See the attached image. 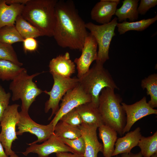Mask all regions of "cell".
<instances>
[{
	"label": "cell",
	"instance_id": "cell-16",
	"mask_svg": "<svg viewBox=\"0 0 157 157\" xmlns=\"http://www.w3.org/2000/svg\"><path fill=\"white\" fill-rule=\"evenodd\" d=\"M49 72L51 74L69 78L75 72V65L70 59L69 53L66 52L52 59L49 65Z\"/></svg>",
	"mask_w": 157,
	"mask_h": 157
},
{
	"label": "cell",
	"instance_id": "cell-20",
	"mask_svg": "<svg viewBox=\"0 0 157 157\" xmlns=\"http://www.w3.org/2000/svg\"><path fill=\"white\" fill-rule=\"evenodd\" d=\"M99 136L102 140L103 147L102 153L104 157H112L117 139V133L113 129L103 124L98 128Z\"/></svg>",
	"mask_w": 157,
	"mask_h": 157
},
{
	"label": "cell",
	"instance_id": "cell-22",
	"mask_svg": "<svg viewBox=\"0 0 157 157\" xmlns=\"http://www.w3.org/2000/svg\"><path fill=\"white\" fill-rule=\"evenodd\" d=\"M157 20V15L154 17L147 19L133 22L124 21L117 23V27L120 35H122L126 32L131 30L142 31L147 28L151 25Z\"/></svg>",
	"mask_w": 157,
	"mask_h": 157
},
{
	"label": "cell",
	"instance_id": "cell-26",
	"mask_svg": "<svg viewBox=\"0 0 157 157\" xmlns=\"http://www.w3.org/2000/svg\"><path fill=\"white\" fill-rule=\"evenodd\" d=\"M141 149L143 157H150L157 153V132L151 136L145 137L141 136L138 145Z\"/></svg>",
	"mask_w": 157,
	"mask_h": 157
},
{
	"label": "cell",
	"instance_id": "cell-8",
	"mask_svg": "<svg viewBox=\"0 0 157 157\" xmlns=\"http://www.w3.org/2000/svg\"><path fill=\"white\" fill-rule=\"evenodd\" d=\"M52 75L54 83L51 90L50 91H43L49 96V99L45 103L44 108L45 113H47L50 109H52L51 114L49 118V120L58 110L59 101L67 92L74 88L79 84L78 78H66L56 74Z\"/></svg>",
	"mask_w": 157,
	"mask_h": 157
},
{
	"label": "cell",
	"instance_id": "cell-14",
	"mask_svg": "<svg viewBox=\"0 0 157 157\" xmlns=\"http://www.w3.org/2000/svg\"><path fill=\"white\" fill-rule=\"evenodd\" d=\"M85 143V157H97L99 152H103V144L99 141L97 131L98 127L95 125L82 123L78 126Z\"/></svg>",
	"mask_w": 157,
	"mask_h": 157
},
{
	"label": "cell",
	"instance_id": "cell-18",
	"mask_svg": "<svg viewBox=\"0 0 157 157\" xmlns=\"http://www.w3.org/2000/svg\"><path fill=\"white\" fill-rule=\"evenodd\" d=\"M24 4L8 5L6 0H0V28L6 26H14L17 16L21 14Z\"/></svg>",
	"mask_w": 157,
	"mask_h": 157
},
{
	"label": "cell",
	"instance_id": "cell-4",
	"mask_svg": "<svg viewBox=\"0 0 157 157\" xmlns=\"http://www.w3.org/2000/svg\"><path fill=\"white\" fill-rule=\"evenodd\" d=\"M79 83L83 90L91 98V103L98 108L99 96L104 88H109L119 90L113 78L103 64L96 62L92 67L81 78Z\"/></svg>",
	"mask_w": 157,
	"mask_h": 157
},
{
	"label": "cell",
	"instance_id": "cell-15",
	"mask_svg": "<svg viewBox=\"0 0 157 157\" xmlns=\"http://www.w3.org/2000/svg\"><path fill=\"white\" fill-rule=\"evenodd\" d=\"M119 0H101L92 9L90 15L91 19L96 22L104 24L111 21L115 15Z\"/></svg>",
	"mask_w": 157,
	"mask_h": 157
},
{
	"label": "cell",
	"instance_id": "cell-35",
	"mask_svg": "<svg viewBox=\"0 0 157 157\" xmlns=\"http://www.w3.org/2000/svg\"><path fill=\"white\" fill-rule=\"evenodd\" d=\"M57 157H85L83 155L77 153H71L68 152H60L56 153Z\"/></svg>",
	"mask_w": 157,
	"mask_h": 157
},
{
	"label": "cell",
	"instance_id": "cell-33",
	"mask_svg": "<svg viewBox=\"0 0 157 157\" xmlns=\"http://www.w3.org/2000/svg\"><path fill=\"white\" fill-rule=\"evenodd\" d=\"M157 4L156 0H141L138 7V14L144 15L149 9L155 7Z\"/></svg>",
	"mask_w": 157,
	"mask_h": 157
},
{
	"label": "cell",
	"instance_id": "cell-37",
	"mask_svg": "<svg viewBox=\"0 0 157 157\" xmlns=\"http://www.w3.org/2000/svg\"><path fill=\"white\" fill-rule=\"evenodd\" d=\"M28 0H6V3L8 4L12 3L24 4L26 3Z\"/></svg>",
	"mask_w": 157,
	"mask_h": 157
},
{
	"label": "cell",
	"instance_id": "cell-23",
	"mask_svg": "<svg viewBox=\"0 0 157 157\" xmlns=\"http://www.w3.org/2000/svg\"><path fill=\"white\" fill-rule=\"evenodd\" d=\"M15 24L16 29L24 39L44 36L38 28L24 19L21 14L17 17Z\"/></svg>",
	"mask_w": 157,
	"mask_h": 157
},
{
	"label": "cell",
	"instance_id": "cell-7",
	"mask_svg": "<svg viewBox=\"0 0 157 157\" xmlns=\"http://www.w3.org/2000/svg\"><path fill=\"white\" fill-rule=\"evenodd\" d=\"M19 106L17 104L9 105L0 121L1 127L0 141L5 149V153L8 156L15 153L12 150L11 146L13 141L18 139L16 126L20 117L18 110Z\"/></svg>",
	"mask_w": 157,
	"mask_h": 157
},
{
	"label": "cell",
	"instance_id": "cell-38",
	"mask_svg": "<svg viewBox=\"0 0 157 157\" xmlns=\"http://www.w3.org/2000/svg\"><path fill=\"white\" fill-rule=\"evenodd\" d=\"M3 146L0 141V157H9L4 151Z\"/></svg>",
	"mask_w": 157,
	"mask_h": 157
},
{
	"label": "cell",
	"instance_id": "cell-12",
	"mask_svg": "<svg viewBox=\"0 0 157 157\" xmlns=\"http://www.w3.org/2000/svg\"><path fill=\"white\" fill-rule=\"evenodd\" d=\"M97 46L95 38L91 33H89L81 49V56L79 58H76L74 62L76 65L78 78L87 72L92 63L97 60Z\"/></svg>",
	"mask_w": 157,
	"mask_h": 157
},
{
	"label": "cell",
	"instance_id": "cell-40",
	"mask_svg": "<svg viewBox=\"0 0 157 157\" xmlns=\"http://www.w3.org/2000/svg\"><path fill=\"white\" fill-rule=\"evenodd\" d=\"M150 157H157V153H155Z\"/></svg>",
	"mask_w": 157,
	"mask_h": 157
},
{
	"label": "cell",
	"instance_id": "cell-29",
	"mask_svg": "<svg viewBox=\"0 0 157 157\" xmlns=\"http://www.w3.org/2000/svg\"><path fill=\"white\" fill-rule=\"evenodd\" d=\"M0 60L10 61L21 67L23 63L18 60L12 45L0 42Z\"/></svg>",
	"mask_w": 157,
	"mask_h": 157
},
{
	"label": "cell",
	"instance_id": "cell-13",
	"mask_svg": "<svg viewBox=\"0 0 157 157\" xmlns=\"http://www.w3.org/2000/svg\"><path fill=\"white\" fill-rule=\"evenodd\" d=\"M30 146L22 153L25 156L31 153L37 154L38 157H48L53 153L70 152L76 153L70 147L63 142L54 133L47 140L41 144H28Z\"/></svg>",
	"mask_w": 157,
	"mask_h": 157
},
{
	"label": "cell",
	"instance_id": "cell-34",
	"mask_svg": "<svg viewBox=\"0 0 157 157\" xmlns=\"http://www.w3.org/2000/svg\"><path fill=\"white\" fill-rule=\"evenodd\" d=\"M23 42L24 49L25 52L34 51L37 48L38 42L35 38H29L25 39Z\"/></svg>",
	"mask_w": 157,
	"mask_h": 157
},
{
	"label": "cell",
	"instance_id": "cell-28",
	"mask_svg": "<svg viewBox=\"0 0 157 157\" xmlns=\"http://www.w3.org/2000/svg\"><path fill=\"white\" fill-rule=\"evenodd\" d=\"M21 36L15 25L6 26L0 28V42L12 45L15 42H23Z\"/></svg>",
	"mask_w": 157,
	"mask_h": 157
},
{
	"label": "cell",
	"instance_id": "cell-10",
	"mask_svg": "<svg viewBox=\"0 0 157 157\" xmlns=\"http://www.w3.org/2000/svg\"><path fill=\"white\" fill-rule=\"evenodd\" d=\"M20 117L17 124L18 131L17 135H22L25 132H29L35 135L37 140L31 144L44 142L54 133V126L50 122L47 125L40 124L33 120L28 113L19 112Z\"/></svg>",
	"mask_w": 157,
	"mask_h": 157
},
{
	"label": "cell",
	"instance_id": "cell-1",
	"mask_svg": "<svg viewBox=\"0 0 157 157\" xmlns=\"http://www.w3.org/2000/svg\"><path fill=\"white\" fill-rule=\"evenodd\" d=\"M55 13L53 37L58 44L63 48L81 51L89 33L74 2L71 0H58Z\"/></svg>",
	"mask_w": 157,
	"mask_h": 157
},
{
	"label": "cell",
	"instance_id": "cell-2",
	"mask_svg": "<svg viewBox=\"0 0 157 157\" xmlns=\"http://www.w3.org/2000/svg\"><path fill=\"white\" fill-rule=\"evenodd\" d=\"M58 0H28L21 13L22 17L43 35L53 36L55 22V8Z\"/></svg>",
	"mask_w": 157,
	"mask_h": 157
},
{
	"label": "cell",
	"instance_id": "cell-36",
	"mask_svg": "<svg viewBox=\"0 0 157 157\" xmlns=\"http://www.w3.org/2000/svg\"><path fill=\"white\" fill-rule=\"evenodd\" d=\"M142 156L140 151L136 154L131 152L129 153H123L121 154V157H142Z\"/></svg>",
	"mask_w": 157,
	"mask_h": 157
},
{
	"label": "cell",
	"instance_id": "cell-17",
	"mask_svg": "<svg viewBox=\"0 0 157 157\" xmlns=\"http://www.w3.org/2000/svg\"><path fill=\"white\" fill-rule=\"evenodd\" d=\"M140 131V128L138 127L134 131L128 132L124 136L117 138L112 156L130 152L133 147L138 145L142 135Z\"/></svg>",
	"mask_w": 157,
	"mask_h": 157
},
{
	"label": "cell",
	"instance_id": "cell-27",
	"mask_svg": "<svg viewBox=\"0 0 157 157\" xmlns=\"http://www.w3.org/2000/svg\"><path fill=\"white\" fill-rule=\"evenodd\" d=\"M24 68L10 61L0 60V79L2 81L12 80Z\"/></svg>",
	"mask_w": 157,
	"mask_h": 157
},
{
	"label": "cell",
	"instance_id": "cell-19",
	"mask_svg": "<svg viewBox=\"0 0 157 157\" xmlns=\"http://www.w3.org/2000/svg\"><path fill=\"white\" fill-rule=\"evenodd\" d=\"M83 123L88 125H95L98 128L104 124L98 109L91 102L81 105L75 108Z\"/></svg>",
	"mask_w": 157,
	"mask_h": 157
},
{
	"label": "cell",
	"instance_id": "cell-21",
	"mask_svg": "<svg viewBox=\"0 0 157 157\" xmlns=\"http://www.w3.org/2000/svg\"><path fill=\"white\" fill-rule=\"evenodd\" d=\"M138 0H124L122 1L121 7L117 9L115 15L119 22L126 21L127 19L129 22H133L138 19V13L137 11Z\"/></svg>",
	"mask_w": 157,
	"mask_h": 157
},
{
	"label": "cell",
	"instance_id": "cell-11",
	"mask_svg": "<svg viewBox=\"0 0 157 157\" xmlns=\"http://www.w3.org/2000/svg\"><path fill=\"white\" fill-rule=\"evenodd\" d=\"M121 105L126 115V124L123 131V135L129 132L138 120L150 115L157 114V110L150 106L145 97L133 104L128 105L122 102Z\"/></svg>",
	"mask_w": 157,
	"mask_h": 157
},
{
	"label": "cell",
	"instance_id": "cell-30",
	"mask_svg": "<svg viewBox=\"0 0 157 157\" xmlns=\"http://www.w3.org/2000/svg\"><path fill=\"white\" fill-rule=\"evenodd\" d=\"M58 138L63 142L71 148L76 153L84 155L85 150V143L82 136L73 139Z\"/></svg>",
	"mask_w": 157,
	"mask_h": 157
},
{
	"label": "cell",
	"instance_id": "cell-5",
	"mask_svg": "<svg viewBox=\"0 0 157 157\" xmlns=\"http://www.w3.org/2000/svg\"><path fill=\"white\" fill-rule=\"evenodd\" d=\"M40 73L29 75L27 70L24 69L10 83L9 89L12 92V100L21 99V111L28 113L29 108L36 97L43 92L39 88L33 80Z\"/></svg>",
	"mask_w": 157,
	"mask_h": 157
},
{
	"label": "cell",
	"instance_id": "cell-9",
	"mask_svg": "<svg viewBox=\"0 0 157 157\" xmlns=\"http://www.w3.org/2000/svg\"><path fill=\"white\" fill-rule=\"evenodd\" d=\"M61 100L60 107L50 122L54 127L63 116L79 105L91 102V98L85 93L79 83L67 91Z\"/></svg>",
	"mask_w": 157,
	"mask_h": 157
},
{
	"label": "cell",
	"instance_id": "cell-6",
	"mask_svg": "<svg viewBox=\"0 0 157 157\" xmlns=\"http://www.w3.org/2000/svg\"><path fill=\"white\" fill-rule=\"evenodd\" d=\"M117 19L115 17L109 23L98 25L91 22L85 23V27L96 39L98 47L96 62L103 64L109 59V51L113 38L115 35V30Z\"/></svg>",
	"mask_w": 157,
	"mask_h": 157
},
{
	"label": "cell",
	"instance_id": "cell-25",
	"mask_svg": "<svg viewBox=\"0 0 157 157\" xmlns=\"http://www.w3.org/2000/svg\"><path fill=\"white\" fill-rule=\"evenodd\" d=\"M54 134L58 137L70 139H76L81 136L78 127L71 125L60 120L55 126Z\"/></svg>",
	"mask_w": 157,
	"mask_h": 157
},
{
	"label": "cell",
	"instance_id": "cell-39",
	"mask_svg": "<svg viewBox=\"0 0 157 157\" xmlns=\"http://www.w3.org/2000/svg\"><path fill=\"white\" fill-rule=\"evenodd\" d=\"M9 157H19L15 153L10 156Z\"/></svg>",
	"mask_w": 157,
	"mask_h": 157
},
{
	"label": "cell",
	"instance_id": "cell-3",
	"mask_svg": "<svg viewBox=\"0 0 157 157\" xmlns=\"http://www.w3.org/2000/svg\"><path fill=\"white\" fill-rule=\"evenodd\" d=\"M115 89L104 88L99 96L98 109L104 125L113 129L122 136L126 125L125 113L121 105L122 99Z\"/></svg>",
	"mask_w": 157,
	"mask_h": 157
},
{
	"label": "cell",
	"instance_id": "cell-24",
	"mask_svg": "<svg viewBox=\"0 0 157 157\" xmlns=\"http://www.w3.org/2000/svg\"><path fill=\"white\" fill-rule=\"evenodd\" d=\"M141 86L143 89H146L147 95H149L150 100L147 103L150 106L154 108L157 107V74H153L143 79Z\"/></svg>",
	"mask_w": 157,
	"mask_h": 157
},
{
	"label": "cell",
	"instance_id": "cell-31",
	"mask_svg": "<svg viewBox=\"0 0 157 157\" xmlns=\"http://www.w3.org/2000/svg\"><path fill=\"white\" fill-rule=\"evenodd\" d=\"M59 120L75 126L78 127L83 123L82 120L75 108L63 116Z\"/></svg>",
	"mask_w": 157,
	"mask_h": 157
},
{
	"label": "cell",
	"instance_id": "cell-32",
	"mask_svg": "<svg viewBox=\"0 0 157 157\" xmlns=\"http://www.w3.org/2000/svg\"><path fill=\"white\" fill-rule=\"evenodd\" d=\"M11 96V94L6 92L0 84V121L5 111L9 106Z\"/></svg>",
	"mask_w": 157,
	"mask_h": 157
}]
</instances>
